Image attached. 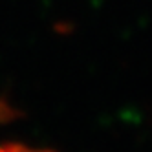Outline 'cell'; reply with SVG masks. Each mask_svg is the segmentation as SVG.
<instances>
[{
  "label": "cell",
  "instance_id": "obj_2",
  "mask_svg": "<svg viewBox=\"0 0 152 152\" xmlns=\"http://www.w3.org/2000/svg\"><path fill=\"white\" fill-rule=\"evenodd\" d=\"M18 152H55V150H31V148H26V147L20 145L18 147Z\"/></svg>",
  "mask_w": 152,
  "mask_h": 152
},
{
  "label": "cell",
  "instance_id": "obj_1",
  "mask_svg": "<svg viewBox=\"0 0 152 152\" xmlns=\"http://www.w3.org/2000/svg\"><path fill=\"white\" fill-rule=\"evenodd\" d=\"M20 115L18 110H15V108L9 104L7 101L4 99H0V125L2 123H9V121H13V119H17Z\"/></svg>",
  "mask_w": 152,
  "mask_h": 152
}]
</instances>
